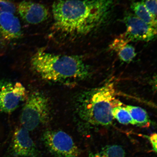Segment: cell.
<instances>
[{
    "mask_svg": "<svg viewBox=\"0 0 157 157\" xmlns=\"http://www.w3.org/2000/svg\"><path fill=\"white\" fill-rule=\"evenodd\" d=\"M115 0H58L52 5L55 29L72 37L86 36L107 22Z\"/></svg>",
    "mask_w": 157,
    "mask_h": 157,
    "instance_id": "6da1fadb",
    "label": "cell"
},
{
    "mask_svg": "<svg viewBox=\"0 0 157 157\" xmlns=\"http://www.w3.org/2000/svg\"><path fill=\"white\" fill-rule=\"evenodd\" d=\"M31 65L43 80L66 86L87 79L92 74L82 56L52 54L42 50L33 55Z\"/></svg>",
    "mask_w": 157,
    "mask_h": 157,
    "instance_id": "7a4b0ae2",
    "label": "cell"
},
{
    "mask_svg": "<svg viewBox=\"0 0 157 157\" xmlns=\"http://www.w3.org/2000/svg\"><path fill=\"white\" fill-rule=\"evenodd\" d=\"M114 85L109 82L101 87L82 92L76 96L75 107L82 122L107 126L113 123V108L122 105L116 98Z\"/></svg>",
    "mask_w": 157,
    "mask_h": 157,
    "instance_id": "3957f363",
    "label": "cell"
},
{
    "mask_svg": "<svg viewBox=\"0 0 157 157\" xmlns=\"http://www.w3.org/2000/svg\"><path fill=\"white\" fill-rule=\"evenodd\" d=\"M50 108L48 98L44 93L33 92L27 98L21 111L20 120L22 127L29 131H32L48 122Z\"/></svg>",
    "mask_w": 157,
    "mask_h": 157,
    "instance_id": "277c9868",
    "label": "cell"
},
{
    "mask_svg": "<svg viewBox=\"0 0 157 157\" xmlns=\"http://www.w3.org/2000/svg\"><path fill=\"white\" fill-rule=\"evenodd\" d=\"M45 146L55 157H78L79 151L73 139L61 130H48L43 134Z\"/></svg>",
    "mask_w": 157,
    "mask_h": 157,
    "instance_id": "5b68a950",
    "label": "cell"
},
{
    "mask_svg": "<svg viewBox=\"0 0 157 157\" xmlns=\"http://www.w3.org/2000/svg\"><path fill=\"white\" fill-rule=\"evenodd\" d=\"M27 98L26 90L20 82L0 80V112L12 113Z\"/></svg>",
    "mask_w": 157,
    "mask_h": 157,
    "instance_id": "8992f818",
    "label": "cell"
},
{
    "mask_svg": "<svg viewBox=\"0 0 157 157\" xmlns=\"http://www.w3.org/2000/svg\"><path fill=\"white\" fill-rule=\"evenodd\" d=\"M123 21L126 27V31L123 34L129 42H148L156 36L157 28L145 22L132 13L128 12L125 13Z\"/></svg>",
    "mask_w": 157,
    "mask_h": 157,
    "instance_id": "52a82bcc",
    "label": "cell"
},
{
    "mask_svg": "<svg viewBox=\"0 0 157 157\" xmlns=\"http://www.w3.org/2000/svg\"><path fill=\"white\" fill-rule=\"evenodd\" d=\"M11 150L17 157H41V153L29 135L23 127L15 129L12 142Z\"/></svg>",
    "mask_w": 157,
    "mask_h": 157,
    "instance_id": "ba28073f",
    "label": "cell"
},
{
    "mask_svg": "<svg viewBox=\"0 0 157 157\" xmlns=\"http://www.w3.org/2000/svg\"><path fill=\"white\" fill-rule=\"evenodd\" d=\"M17 11L21 18L29 24H38L48 18L49 11L41 4L23 1L17 6Z\"/></svg>",
    "mask_w": 157,
    "mask_h": 157,
    "instance_id": "9c48e42d",
    "label": "cell"
},
{
    "mask_svg": "<svg viewBox=\"0 0 157 157\" xmlns=\"http://www.w3.org/2000/svg\"><path fill=\"white\" fill-rule=\"evenodd\" d=\"M20 22L14 13H0V35L5 40L11 41L20 38L21 35Z\"/></svg>",
    "mask_w": 157,
    "mask_h": 157,
    "instance_id": "30bf717a",
    "label": "cell"
},
{
    "mask_svg": "<svg viewBox=\"0 0 157 157\" xmlns=\"http://www.w3.org/2000/svg\"><path fill=\"white\" fill-rule=\"evenodd\" d=\"M131 10L139 18L147 24L157 28V19L155 18L147 9L142 1L133 2L131 3Z\"/></svg>",
    "mask_w": 157,
    "mask_h": 157,
    "instance_id": "8fae6325",
    "label": "cell"
},
{
    "mask_svg": "<svg viewBox=\"0 0 157 157\" xmlns=\"http://www.w3.org/2000/svg\"><path fill=\"white\" fill-rule=\"evenodd\" d=\"M125 107L132 117L133 125L142 127L149 126L150 120L145 109L140 107L131 105H126Z\"/></svg>",
    "mask_w": 157,
    "mask_h": 157,
    "instance_id": "7c38bea8",
    "label": "cell"
},
{
    "mask_svg": "<svg viewBox=\"0 0 157 157\" xmlns=\"http://www.w3.org/2000/svg\"><path fill=\"white\" fill-rule=\"evenodd\" d=\"M90 157H125V154L122 147L113 145L104 147L99 152L90 155Z\"/></svg>",
    "mask_w": 157,
    "mask_h": 157,
    "instance_id": "4fadbf2b",
    "label": "cell"
},
{
    "mask_svg": "<svg viewBox=\"0 0 157 157\" xmlns=\"http://www.w3.org/2000/svg\"><path fill=\"white\" fill-rule=\"evenodd\" d=\"M112 115L114 119H116L121 124L133 125L132 117L130 113L125 107L122 105L117 106L114 107L112 110Z\"/></svg>",
    "mask_w": 157,
    "mask_h": 157,
    "instance_id": "5bb4252c",
    "label": "cell"
},
{
    "mask_svg": "<svg viewBox=\"0 0 157 157\" xmlns=\"http://www.w3.org/2000/svg\"><path fill=\"white\" fill-rule=\"evenodd\" d=\"M117 52L119 59L127 63L132 61L136 55L134 47L128 44L123 47Z\"/></svg>",
    "mask_w": 157,
    "mask_h": 157,
    "instance_id": "9a60e30c",
    "label": "cell"
},
{
    "mask_svg": "<svg viewBox=\"0 0 157 157\" xmlns=\"http://www.w3.org/2000/svg\"><path fill=\"white\" fill-rule=\"evenodd\" d=\"M16 11L14 4L9 0H0V13H14Z\"/></svg>",
    "mask_w": 157,
    "mask_h": 157,
    "instance_id": "2e32d148",
    "label": "cell"
},
{
    "mask_svg": "<svg viewBox=\"0 0 157 157\" xmlns=\"http://www.w3.org/2000/svg\"><path fill=\"white\" fill-rule=\"evenodd\" d=\"M129 42V41L128 39H127L123 34L113 41L111 45L110 48L112 50L117 52L120 49L125 45L128 44Z\"/></svg>",
    "mask_w": 157,
    "mask_h": 157,
    "instance_id": "e0dca14e",
    "label": "cell"
},
{
    "mask_svg": "<svg viewBox=\"0 0 157 157\" xmlns=\"http://www.w3.org/2000/svg\"><path fill=\"white\" fill-rule=\"evenodd\" d=\"M142 1L153 17L157 19V0Z\"/></svg>",
    "mask_w": 157,
    "mask_h": 157,
    "instance_id": "ac0fdd59",
    "label": "cell"
},
{
    "mask_svg": "<svg viewBox=\"0 0 157 157\" xmlns=\"http://www.w3.org/2000/svg\"><path fill=\"white\" fill-rule=\"evenodd\" d=\"M149 140L151 143L152 146L155 152L157 151V134L156 133H154L151 135L149 137Z\"/></svg>",
    "mask_w": 157,
    "mask_h": 157,
    "instance_id": "d6986e66",
    "label": "cell"
},
{
    "mask_svg": "<svg viewBox=\"0 0 157 157\" xmlns=\"http://www.w3.org/2000/svg\"><path fill=\"white\" fill-rule=\"evenodd\" d=\"M0 44H1V42H0Z\"/></svg>",
    "mask_w": 157,
    "mask_h": 157,
    "instance_id": "ffe728a7",
    "label": "cell"
}]
</instances>
